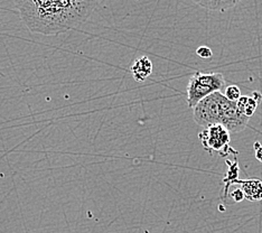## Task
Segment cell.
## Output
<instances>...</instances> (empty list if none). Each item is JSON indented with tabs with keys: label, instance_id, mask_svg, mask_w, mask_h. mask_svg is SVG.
<instances>
[{
	"label": "cell",
	"instance_id": "12",
	"mask_svg": "<svg viewBox=\"0 0 262 233\" xmlns=\"http://www.w3.org/2000/svg\"><path fill=\"white\" fill-rule=\"evenodd\" d=\"M254 151H255V158L262 163V145L259 141L254 142Z\"/></svg>",
	"mask_w": 262,
	"mask_h": 233
},
{
	"label": "cell",
	"instance_id": "2",
	"mask_svg": "<svg viewBox=\"0 0 262 233\" xmlns=\"http://www.w3.org/2000/svg\"><path fill=\"white\" fill-rule=\"evenodd\" d=\"M194 121L201 127L222 124L230 133H240L247 128L250 119L241 115L236 102L228 100L222 92H215L193 109Z\"/></svg>",
	"mask_w": 262,
	"mask_h": 233
},
{
	"label": "cell",
	"instance_id": "3",
	"mask_svg": "<svg viewBox=\"0 0 262 233\" xmlns=\"http://www.w3.org/2000/svg\"><path fill=\"white\" fill-rule=\"evenodd\" d=\"M225 88V79L222 73L196 72L190 77L187 84V104L189 108L194 109L208 95L221 92Z\"/></svg>",
	"mask_w": 262,
	"mask_h": 233
},
{
	"label": "cell",
	"instance_id": "6",
	"mask_svg": "<svg viewBox=\"0 0 262 233\" xmlns=\"http://www.w3.org/2000/svg\"><path fill=\"white\" fill-rule=\"evenodd\" d=\"M152 62L147 56H140L136 58L131 64L130 72L131 75L137 82H144L152 73Z\"/></svg>",
	"mask_w": 262,
	"mask_h": 233
},
{
	"label": "cell",
	"instance_id": "4",
	"mask_svg": "<svg viewBox=\"0 0 262 233\" xmlns=\"http://www.w3.org/2000/svg\"><path fill=\"white\" fill-rule=\"evenodd\" d=\"M199 138L202 146L210 154L219 153L221 156H226L230 152L236 154L230 147V131L222 124H213L204 128L199 134Z\"/></svg>",
	"mask_w": 262,
	"mask_h": 233
},
{
	"label": "cell",
	"instance_id": "1",
	"mask_svg": "<svg viewBox=\"0 0 262 233\" xmlns=\"http://www.w3.org/2000/svg\"><path fill=\"white\" fill-rule=\"evenodd\" d=\"M97 5L81 0H21L16 7L29 31L50 36L83 25Z\"/></svg>",
	"mask_w": 262,
	"mask_h": 233
},
{
	"label": "cell",
	"instance_id": "9",
	"mask_svg": "<svg viewBox=\"0 0 262 233\" xmlns=\"http://www.w3.org/2000/svg\"><path fill=\"white\" fill-rule=\"evenodd\" d=\"M223 94H224V97L226 99L232 101V102H236V101H239L240 98L242 97L240 88L237 87V86H234V84L226 87L224 89V93Z\"/></svg>",
	"mask_w": 262,
	"mask_h": 233
},
{
	"label": "cell",
	"instance_id": "11",
	"mask_svg": "<svg viewBox=\"0 0 262 233\" xmlns=\"http://www.w3.org/2000/svg\"><path fill=\"white\" fill-rule=\"evenodd\" d=\"M196 54H198L201 58H210L213 55L212 50L207 46H200L199 49L196 50Z\"/></svg>",
	"mask_w": 262,
	"mask_h": 233
},
{
	"label": "cell",
	"instance_id": "7",
	"mask_svg": "<svg viewBox=\"0 0 262 233\" xmlns=\"http://www.w3.org/2000/svg\"><path fill=\"white\" fill-rule=\"evenodd\" d=\"M262 100V94L254 91L251 95H242L239 101H236L237 109L241 115L247 118H251L254 112L257 111V108Z\"/></svg>",
	"mask_w": 262,
	"mask_h": 233
},
{
	"label": "cell",
	"instance_id": "8",
	"mask_svg": "<svg viewBox=\"0 0 262 233\" xmlns=\"http://www.w3.org/2000/svg\"><path fill=\"white\" fill-rule=\"evenodd\" d=\"M201 7L212 11H225L232 7H235L237 2L234 0H206V2H195Z\"/></svg>",
	"mask_w": 262,
	"mask_h": 233
},
{
	"label": "cell",
	"instance_id": "10",
	"mask_svg": "<svg viewBox=\"0 0 262 233\" xmlns=\"http://www.w3.org/2000/svg\"><path fill=\"white\" fill-rule=\"evenodd\" d=\"M230 197H232V202H235V203H239L242 202L246 197H244V193L243 190L239 187H235L232 192L230 193Z\"/></svg>",
	"mask_w": 262,
	"mask_h": 233
},
{
	"label": "cell",
	"instance_id": "5",
	"mask_svg": "<svg viewBox=\"0 0 262 233\" xmlns=\"http://www.w3.org/2000/svg\"><path fill=\"white\" fill-rule=\"evenodd\" d=\"M232 184H239L240 188L243 190L246 200L251 202L262 201V179L260 178H249L240 181V179H233L225 185V190L229 189Z\"/></svg>",
	"mask_w": 262,
	"mask_h": 233
}]
</instances>
